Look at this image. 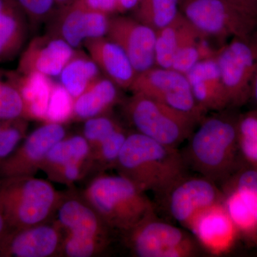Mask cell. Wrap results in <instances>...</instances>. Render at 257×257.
<instances>
[{"label": "cell", "mask_w": 257, "mask_h": 257, "mask_svg": "<svg viewBox=\"0 0 257 257\" xmlns=\"http://www.w3.org/2000/svg\"><path fill=\"white\" fill-rule=\"evenodd\" d=\"M106 35L124 51L138 73L156 64L157 32L145 24L126 17L109 19Z\"/></svg>", "instance_id": "cell-16"}, {"label": "cell", "mask_w": 257, "mask_h": 257, "mask_svg": "<svg viewBox=\"0 0 257 257\" xmlns=\"http://www.w3.org/2000/svg\"><path fill=\"white\" fill-rule=\"evenodd\" d=\"M18 79V72L0 71V119L3 121L27 119L25 101L19 87Z\"/></svg>", "instance_id": "cell-28"}, {"label": "cell", "mask_w": 257, "mask_h": 257, "mask_svg": "<svg viewBox=\"0 0 257 257\" xmlns=\"http://www.w3.org/2000/svg\"><path fill=\"white\" fill-rule=\"evenodd\" d=\"M28 32V19L16 2L0 0V63L20 53Z\"/></svg>", "instance_id": "cell-21"}, {"label": "cell", "mask_w": 257, "mask_h": 257, "mask_svg": "<svg viewBox=\"0 0 257 257\" xmlns=\"http://www.w3.org/2000/svg\"><path fill=\"white\" fill-rule=\"evenodd\" d=\"M62 123L47 122L27 135L0 167V177L35 176L52 147L66 138Z\"/></svg>", "instance_id": "cell-13"}, {"label": "cell", "mask_w": 257, "mask_h": 257, "mask_svg": "<svg viewBox=\"0 0 257 257\" xmlns=\"http://www.w3.org/2000/svg\"><path fill=\"white\" fill-rule=\"evenodd\" d=\"M114 169L143 192L162 197L186 175V162L177 148L135 133L128 134Z\"/></svg>", "instance_id": "cell-1"}, {"label": "cell", "mask_w": 257, "mask_h": 257, "mask_svg": "<svg viewBox=\"0 0 257 257\" xmlns=\"http://www.w3.org/2000/svg\"><path fill=\"white\" fill-rule=\"evenodd\" d=\"M32 25L52 18L57 6L56 0H15Z\"/></svg>", "instance_id": "cell-36"}, {"label": "cell", "mask_w": 257, "mask_h": 257, "mask_svg": "<svg viewBox=\"0 0 257 257\" xmlns=\"http://www.w3.org/2000/svg\"><path fill=\"white\" fill-rule=\"evenodd\" d=\"M228 1L257 12V0H228Z\"/></svg>", "instance_id": "cell-38"}, {"label": "cell", "mask_w": 257, "mask_h": 257, "mask_svg": "<svg viewBox=\"0 0 257 257\" xmlns=\"http://www.w3.org/2000/svg\"><path fill=\"white\" fill-rule=\"evenodd\" d=\"M125 245L140 257H190L198 253L195 238L180 228L147 216L122 233Z\"/></svg>", "instance_id": "cell-8"}, {"label": "cell", "mask_w": 257, "mask_h": 257, "mask_svg": "<svg viewBox=\"0 0 257 257\" xmlns=\"http://www.w3.org/2000/svg\"><path fill=\"white\" fill-rule=\"evenodd\" d=\"M215 60L229 107H239L250 100L257 71V31L247 36L233 37L225 43Z\"/></svg>", "instance_id": "cell-9"}, {"label": "cell", "mask_w": 257, "mask_h": 257, "mask_svg": "<svg viewBox=\"0 0 257 257\" xmlns=\"http://www.w3.org/2000/svg\"><path fill=\"white\" fill-rule=\"evenodd\" d=\"M120 126L121 125L114 118L101 114L85 120L82 135L92 150Z\"/></svg>", "instance_id": "cell-35"}, {"label": "cell", "mask_w": 257, "mask_h": 257, "mask_svg": "<svg viewBox=\"0 0 257 257\" xmlns=\"http://www.w3.org/2000/svg\"><path fill=\"white\" fill-rule=\"evenodd\" d=\"M250 100H252L254 102L257 109V71L255 74L254 78H253L252 85H251V96Z\"/></svg>", "instance_id": "cell-40"}, {"label": "cell", "mask_w": 257, "mask_h": 257, "mask_svg": "<svg viewBox=\"0 0 257 257\" xmlns=\"http://www.w3.org/2000/svg\"><path fill=\"white\" fill-rule=\"evenodd\" d=\"M124 111L137 133L175 148L189 138L198 124L183 113L143 94H134Z\"/></svg>", "instance_id": "cell-7"}, {"label": "cell", "mask_w": 257, "mask_h": 257, "mask_svg": "<svg viewBox=\"0 0 257 257\" xmlns=\"http://www.w3.org/2000/svg\"><path fill=\"white\" fill-rule=\"evenodd\" d=\"M197 30L182 13H179L172 23L157 31L155 62L157 67L172 68L179 47Z\"/></svg>", "instance_id": "cell-23"}, {"label": "cell", "mask_w": 257, "mask_h": 257, "mask_svg": "<svg viewBox=\"0 0 257 257\" xmlns=\"http://www.w3.org/2000/svg\"><path fill=\"white\" fill-rule=\"evenodd\" d=\"M130 89L187 115L199 124L207 111L198 104L186 74L172 69L152 67L138 73Z\"/></svg>", "instance_id": "cell-10"}, {"label": "cell", "mask_w": 257, "mask_h": 257, "mask_svg": "<svg viewBox=\"0 0 257 257\" xmlns=\"http://www.w3.org/2000/svg\"><path fill=\"white\" fill-rule=\"evenodd\" d=\"M219 111L204 117L189 137L186 163L212 182L224 183L239 166L238 116Z\"/></svg>", "instance_id": "cell-2"}, {"label": "cell", "mask_w": 257, "mask_h": 257, "mask_svg": "<svg viewBox=\"0 0 257 257\" xmlns=\"http://www.w3.org/2000/svg\"><path fill=\"white\" fill-rule=\"evenodd\" d=\"M186 76L193 95L204 111H220L229 107V99L215 58L200 61Z\"/></svg>", "instance_id": "cell-19"}, {"label": "cell", "mask_w": 257, "mask_h": 257, "mask_svg": "<svg viewBox=\"0 0 257 257\" xmlns=\"http://www.w3.org/2000/svg\"><path fill=\"white\" fill-rule=\"evenodd\" d=\"M63 234L53 221L10 229L0 242V257L61 256Z\"/></svg>", "instance_id": "cell-14"}, {"label": "cell", "mask_w": 257, "mask_h": 257, "mask_svg": "<svg viewBox=\"0 0 257 257\" xmlns=\"http://www.w3.org/2000/svg\"><path fill=\"white\" fill-rule=\"evenodd\" d=\"M84 45L108 79L119 87L130 89L138 73L119 45L104 37L89 39Z\"/></svg>", "instance_id": "cell-20"}, {"label": "cell", "mask_w": 257, "mask_h": 257, "mask_svg": "<svg viewBox=\"0 0 257 257\" xmlns=\"http://www.w3.org/2000/svg\"><path fill=\"white\" fill-rule=\"evenodd\" d=\"M222 192L225 207L239 235L254 243L257 236V214L234 189L225 186Z\"/></svg>", "instance_id": "cell-26"}, {"label": "cell", "mask_w": 257, "mask_h": 257, "mask_svg": "<svg viewBox=\"0 0 257 257\" xmlns=\"http://www.w3.org/2000/svg\"><path fill=\"white\" fill-rule=\"evenodd\" d=\"M140 1H141V0H140Z\"/></svg>", "instance_id": "cell-44"}, {"label": "cell", "mask_w": 257, "mask_h": 257, "mask_svg": "<svg viewBox=\"0 0 257 257\" xmlns=\"http://www.w3.org/2000/svg\"><path fill=\"white\" fill-rule=\"evenodd\" d=\"M118 86L107 77H99L74 100L72 119L87 120L104 114L119 100Z\"/></svg>", "instance_id": "cell-22"}, {"label": "cell", "mask_w": 257, "mask_h": 257, "mask_svg": "<svg viewBox=\"0 0 257 257\" xmlns=\"http://www.w3.org/2000/svg\"><path fill=\"white\" fill-rule=\"evenodd\" d=\"M128 134L120 126L91 150L93 169L103 171L114 169Z\"/></svg>", "instance_id": "cell-30"}, {"label": "cell", "mask_w": 257, "mask_h": 257, "mask_svg": "<svg viewBox=\"0 0 257 257\" xmlns=\"http://www.w3.org/2000/svg\"><path fill=\"white\" fill-rule=\"evenodd\" d=\"M19 87L25 101L27 119H46L52 84L50 77L39 72L20 74Z\"/></svg>", "instance_id": "cell-24"}, {"label": "cell", "mask_w": 257, "mask_h": 257, "mask_svg": "<svg viewBox=\"0 0 257 257\" xmlns=\"http://www.w3.org/2000/svg\"><path fill=\"white\" fill-rule=\"evenodd\" d=\"M179 8L197 30L221 41L257 31V12L228 0H179Z\"/></svg>", "instance_id": "cell-6"}, {"label": "cell", "mask_w": 257, "mask_h": 257, "mask_svg": "<svg viewBox=\"0 0 257 257\" xmlns=\"http://www.w3.org/2000/svg\"><path fill=\"white\" fill-rule=\"evenodd\" d=\"M254 244L256 245V248H257V236H256V241H255Z\"/></svg>", "instance_id": "cell-43"}, {"label": "cell", "mask_w": 257, "mask_h": 257, "mask_svg": "<svg viewBox=\"0 0 257 257\" xmlns=\"http://www.w3.org/2000/svg\"><path fill=\"white\" fill-rule=\"evenodd\" d=\"M179 0H141L135 16L140 23L158 31L172 23L179 12Z\"/></svg>", "instance_id": "cell-27"}, {"label": "cell", "mask_w": 257, "mask_h": 257, "mask_svg": "<svg viewBox=\"0 0 257 257\" xmlns=\"http://www.w3.org/2000/svg\"><path fill=\"white\" fill-rule=\"evenodd\" d=\"M62 195L50 182L35 176L0 177V211L10 229L52 220Z\"/></svg>", "instance_id": "cell-5"}, {"label": "cell", "mask_w": 257, "mask_h": 257, "mask_svg": "<svg viewBox=\"0 0 257 257\" xmlns=\"http://www.w3.org/2000/svg\"><path fill=\"white\" fill-rule=\"evenodd\" d=\"M89 9L109 14L116 10L118 0H79Z\"/></svg>", "instance_id": "cell-37"}, {"label": "cell", "mask_w": 257, "mask_h": 257, "mask_svg": "<svg viewBox=\"0 0 257 257\" xmlns=\"http://www.w3.org/2000/svg\"><path fill=\"white\" fill-rule=\"evenodd\" d=\"M100 77V69L94 61L83 52L76 51L61 72L60 84L74 100Z\"/></svg>", "instance_id": "cell-25"}, {"label": "cell", "mask_w": 257, "mask_h": 257, "mask_svg": "<svg viewBox=\"0 0 257 257\" xmlns=\"http://www.w3.org/2000/svg\"><path fill=\"white\" fill-rule=\"evenodd\" d=\"M5 121H3V120L0 119V130H1L2 126H3V123H4Z\"/></svg>", "instance_id": "cell-42"}, {"label": "cell", "mask_w": 257, "mask_h": 257, "mask_svg": "<svg viewBox=\"0 0 257 257\" xmlns=\"http://www.w3.org/2000/svg\"><path fill=\"white\" fill-rule=\"evenodd\" d=\"M170 216L188 228L191 221L203 209L222 202L224 193L215 182L200 177L184 175L162 196Z\"/></svg>", "instance_id": "cell-11"}, {"label": "cell", "mask_w": 257, "mask_h": 257, "mask_svg": "<svg viewBox=\"0 0 257 257\" xmlns=\"http://www.w3.org/2000/svg\"><path fill=\"white\" fill-rule=\"evenodd\" d=\"M187 229L197 243L211 254L229 252L239 236L222 202L209 206L198 213Z\"/></svg>", "instance_id": "cell-17"}, {"label": "cell", "mask_w": 257, "mask_h": 257, "mask_svg": "<svg viewBox=\"0 0 257 257\" xmlns=\"http://www.w3.org/2000/svg\"><path fill=\"white\" fill-rule=\"evenodd\" d=\"M63 193L53 219L63 234L61 256L102 254L111 242V230L74 188Z\"/></svg>", "instance_id": "cell-4"}, {"label": "cell", "mask_w": 257, "mask_h": 257, "mask_svg": "<svg viewBox=\"0 0 257 257\" xmlns=\"http://www.w3.org/2000/svg\"><path fill=\"white\" fill-rule=\"evenodd\" d=\"M92 169L90 146L83 135L66 137L55 144L40 167L50 181L70 189Z\"/></svg>", "instance_id": "cell-12"}, {"label": "cell", "mask_w": 257, "mask_h": 257, "mask_svg": "<svg viewBox=\"0 0 257 257\" xmlns=\"http://www.w3.org/2000/svg\"><path fill=\"white\" fill-rule=\"evenodd\" d=\"M75 0H56V3H57V5H59V6L66 7L67 5H69L73 3Z\"/></svg>", "instance_id": "cell-41"}, {"label": "cell", "mask_w": 257, "mask_h": 257, "mask_svg": "<svg viewBox=\"0 0 257 257\" xmlns=\"http://www.w3.org/2000/svg\"><path fill=\"white\" fill-rule=\"evenodd\" d=\"M204 35L198 30L181 45L176 53L171 69L186 74L196 64L202 61L199 45V40Z\"/></svg>", "instance_id": "cell-34"}, {"label": "cell", "mask_w": 257, "mask_h": 257, "mask_svg": "<svg viewBox=\"0 0 257 257\" xmlns=\"http://www.w3.org/2000/svg\"><path fill=\"white\" fill-rule=\"evenodd\" d=\"M237 141L246 166L257 170V109L238 116Z\"/></svg>", "instance_id": "cell-29"}, {"label": "cell", "mask_w": 257, "mask_h": 257, "mask_svg": "<svg viewBox=\"0 0 257 257\" xmlns=\"http://www.w3.org/2000/svg\"><path fill=\"white\" fill-rule=\"evenodd\" d=\"M28 119L5 121L0 130V167L15 152L28 134Z\"/></svg>", "instance_id": "cell-31"}, {"label": "cell", "mask_w": 257, "mask_h": 257, "mask_svg": "<svg viewBox=\"0 0 257 257\" xmlns=\"http://www.w3.org/2000/svg\"><path fill=\"white\" fill-rule=\"evenodd\" d=\"M76 51L62 39L53 35L36 37L24 51L18 73L39 72L47 77L60 75Z\"/></svg>", "instance_id": "cell-18"}, {"label": "cell", "mask_w": 257, "mask_h": 257, "mask_svg": "<svg viewBox=\"0 0 257 257\" xmlns=\"http://www.w3.org/2000/svg\"><path fill=\"white\" fill-rule=\"evenodd\" d=\"M122 176H96L81 195L111 231L125 232L155 214L148 197Z\"/></svg>", "instance_id": "cell-3"}, {"label": "cell", "mask_w": 257, "mask_h": 257, "mask_svg": "<svg viewBox=\"0 0 257 257\" xmlns=\"http://www.w3.org/2000/svg\"><path fill=\"white\" fill-rule=\"evenodd\" d=\"M225 186L234 189L243 202L257 214V170L246 167L240 168L231 176Z\"/></svg>", "instance_id": "cell-32"}, {"label": "cell", "mask_w": 257, "mask_h": 257, "mask_svg": "<svg viewBox=\"0 0 257 257\" xmlns=\"http://www.w3.org/2000/svg\"><path fill=\"white\" fill-rule=\"evenodd\" d=\"M74 99L61 84L53 82L49 101L47 122L63 123L72 119Z\"/></svg>", "instance_id": "cell-33"}, {"label": "cell", "mask_w": 257, "mask_h": 257, "mask_svg": "<svg viewBox=\"0 0 257 257\" xmlns=\"http://www.w3.org/2000/svg\"><path fill=\"white\" fill-rule=\"evenodd\" d=\"M49 35L62 39L73 48H78L89 39L107 34V14L89 9L79 0L63 7L56 15Z\"/></svg>", "instance_id": "cell-15"}, {"label": "cell", "mask_w": 257, "mask_h": 257, "mask_svg": "<svg viewBox=\"0 0 257 257\" xmlns=\"http://www.w3.org/2000/svg\"><path fill=\"white\" fill-rule=\"evenodd\" d=\"M9 231V226H8V224H7V221L5 220L4 216L3 215L1 211H0V242H1L2 240L3 239L5 235H6L7 233Z\"/></svg>", "instance_id": "cell-39"}]
</instances>
